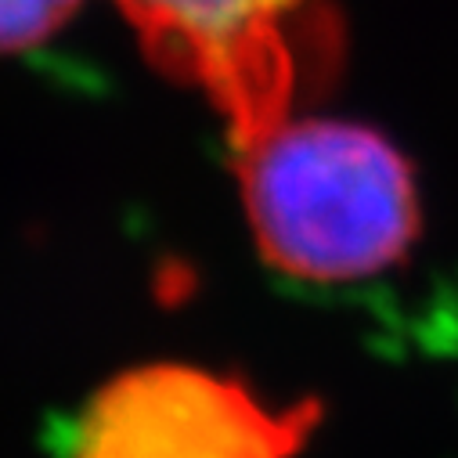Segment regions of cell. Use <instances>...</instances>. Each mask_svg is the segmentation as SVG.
<instances>
[{
    "label": "cell",
    "instance_id": "cell-1",
    "mask_svg": "<svg viewBox=\"0 0 458 458\" xmlns=\"http://www.w3.org/2000/svg\"><path fill=\"white\" fill-rule=\"evenodd\" d=\"M239 184L264 257L300 282H361L419 235L408 159L372 127L285 120L239 148Z\"/></svg>",
    "mask_w": 458,
    "mask_h": 458
},
{
    "label": "cell",
    "instance_id": "cell-2",
    "mask_svg": "<svg viewBox=\"0 0 458 458\" xmlns=\"http://www.w3.org/2000/svg\"><path fill=\"white\" fill-rule=\"evenodd\" d=\"M148 62L199 87L250 145L293 120L300 98L339 58V22L325 0H112Z\"/></svg>",
    "mask_w": 458,
    "mask_h": 458
},
{
    "label": "cell",
    "instance_id": "cell-3",
    "mask_svg": "<svg viewBox=\"0 0 458 458\" xmlns=\"http://www.w3.org/2000/svg\"><path fill=\"white\" fill-rule=\"evenodd\" d=\"M314 422V404H267L209 369L145 365L94 394L69 458H296Z\"/></svg>",
    "mask_w": 458,
    "mask_h": 458
},
{
    "label": "cell",
    "instance_id": "cell-4",
    "mask_svg": "<svg viewBox=\"0 0 458 458\" xmlns=\"http://www.w3.org/2000/svg\"><path fill=\"white\" fill-rule=\"evenodd\" d=\"M76 8L80 0H0V58L44 44Z\"/></svg>",
    "mask_w": 458,
    "mask_h": 458
}]
</instances>
